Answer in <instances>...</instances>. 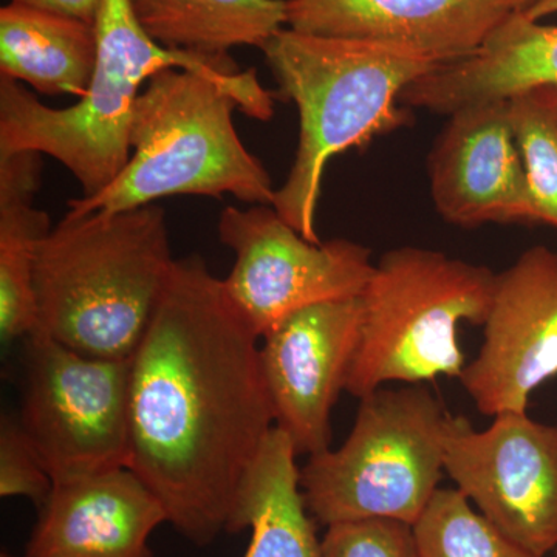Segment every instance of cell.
<instances>
[{"instance_id":"cell-1","label":"cell","mask_w":557,"mask_h":557,"mask_svg":"<svg viewBox=\"0 0 557 557\" xmlns=\"http://www.w3.org/2000/svg\"><path fill=\"white\" fill-rule=\"evenodd\" d=\"M260 336L200 256L175 259L131 358V469L197 547L228 527L276 426Z\"/></svg>"},{"instance_id":"cell-2","label":"cell","mask_w":557,"mask_h":557,"mask_svg":"<svg viewBox=\"0 0 557 557\" xmlns=\"http://www.w3.org/2000/svg\"><path fill=\"white\" fill-rule=\"evenodd\" d=\"M97 67L89 89L65 109L42 104L22 83L0 76V153L32 150L64 164L83 196H97L129 163L131 124L143 86L168 69L199 73L225 87L240 112L259 121L274 113V94L255 69L231 57H201L160 46L139 25L131 0H101L95 21Z\"/></svg>"},{"instance_id":"cell-3","label":"cell","mask_w":557,"mask_h":557,"mask_svg":"<svg viewBox=\"0 0 557 557\" xmlns=\"http://www.w3.org/2000/svg\"><path fill=\"white\" fill-rule=\"evenodd\" d=\"M159 205L65 218L40 242V332L86 357L124 361L145 336L172 267Z\"/></svg>"},{"instance_id":"cell-4","label":"cell","mask_w":557,"mask_h":557,"mask_svg":"<svg viewBox=\"0 0 557 557\" xmlns=\"http://www.w3.org/2000/svg\"><path fill=\"white\" fill-rule=\"evenodd\" d=\"M262 53L281 97L299 112L295 163L273 207L300 236L318 244L319 199L330 161L408 123L399 108L403 91L443 64L408 50L318 38L288 27Z\"/></svg>"},{"instance_id":"cell-5","label":"cell","mask_w":557,"mask_h":557,"mask_svg":"<svg viewBox=\"0 0 557 557\" xmlns=\"http://www.w3.org/2000/svg\"><path fill=\"white\" fill-rule=\"evenodd\" d=\"M239 101L215 81L182 69L157 73L135 102L129 163L97 196L69 201V214L119 212L174 196L273 205L269 172L237 134Z\"/></svg>"},{"instance_id":"cell-6","label":"cell","mask_w":557,"mask_h":557,"mask_svg":"<svg viewBox=\"0 0 557 557\" xmlns=\"http://www.w3.org/2000/svg\"><path fill=\"white\" fill-rule=\"evenodd\" d=\"M497 273L420 247L391 249L361 295V341L346 391L359 399L387 383L460 379L458 325L485 324Z\"/></svg>"},{"instance_id":"cell-7","label":"cell","mask_w":557,"mask_h":557,"mask_svg":"<svg viewBox=\"0 0 557 557\" xmlns=\"http://www.w3.org/2000/svg\"><path fill=\"white\" fill-rule=\"evenodd\" d=\"M450 417L423 384L362 398L344 445L313 454L300 469L314 522L392 519L413 527L440 490Z\"/></svg>"},{"instance_id":"cell-8","label":"cell","mask_w":557,"mask_h":557,"mask_svg":"<svg viewBox=\"0 0 557 557\" xmlns=\"http://www.w3.org/2000/svg\"><path fill=\"white\" fill-rule=\"evenodd\" d=\"M24 341L17 420L53 485L129 468L131 359L86 357L40 330Z\"/></svg>"},{"instance_id":"cell-9","label":"cell","mask_w":557,"mask_h":557,"mask_svg":"<svg viewBox=\"0 0 557 557\" xmlns=\"http://www.w3.org/2000/svg\"><path fill=\"white\" fill-rule=\"evenodd\" d=\"M218 230L236 255L225 287L260 339L296 311L358 298L375 271L370 248L347 239L307 240L273 205L225 208Z\"/></svg>"},{"instance_id":"cell-10","label":"cell","mask_w":557,"mask_h":557,"mask_svg":"<svg viewBox=\"0 0 557 557\" xmlns=\"http://www.w3.org/2000/svg\"><path fill=\"white\" fill-rule=\"evenodd\" d=\"M445 472L480 515L520 547L557 548V426L504 412L485 431L450 417Z\"/></svg>"},{"instance_id":"cell-11","label":"cell","mask_w":557,"mask_h":557,"mask_svg":"<svg viewBox=\"0 0 557 557\" xmlns=\"http://www.w3.org/2000/svg\"><path fill=\"white\" fill-rule=\"evenodd\" d=\"M557 376V251L528 248L497 273L478 357L460 383L480 413L527 412L537 387Z\"/></svg>"},{"instance_id":"cell-12","label":"cell","mask_w":557,"mask_h":557,"mask_svg":"<svg viewBox=\"0 0 557 557\" xmlns=\"http://www.w3.org/2000/svg\"><path fill=\"white\" fill-rule=\"evenodd\" d=\"M361 332L358 296L296 311L262 336L260 364L274 420L298 456L330 448L333 408L346 391Z\"/></svg>"},{"instance_id":"cell-13","label":"cell","mask_w":557,"mask_h":557,"mask_svg":"<svg viewBox=\"0 0 557 557\" xmlns=\"http://www.w3.org/2000/svg\"><path fill=\"white\" fill-rule=\"evenodd\" d=\"M428 171L434 207L450 225H534L508 100L478 102L450 113L429 153Z\"/></svg>"},{"instance_id":"cell-14","label":"cell","mask_w":557,"mask_h":557,"mask_svg":"<svg viewBox=\"0 0 557 557\" xmlns=\"http://www.w3.org/2000/svg\"><path fill=\"white\" fill-rule=\"evenodd\" d=\"M515 11L512 0H287V27L448 64L475 53Z\"/></svg>"},{"instance_id":"cell-15","label":"cell","mask_w":557,"mask_h":557,"mask_svg":"<svg viewBox=\"0 0 557 557\" xmlns=\"http://www.w3.org/2000/svg\"><path fill=\"white\" fill-rule=\"evenodd\" d=\"M24 557H153L166 509L131 468L53 485Z\"/></svg>"},{"instance_id":"cell-16","label":"cell","mask_w":557,"mask_h":557,"mask_svg":"<svg viewBox=\"0 0 557 557\" xmlns=\"http://www.w3.org/2000/svg\"><path fill=\"white\" fill-rule=\"evenodd\" d=\"M537 86H557V25L515 11L475 53L413 81L399 102L449 116L467 106L509 100Z\"/></svg>"},{"instance_id":"cell-17","label":"cell","mask_w":557,"mask_h":557,"mask_svg":"<svg viewBox=\"0 0 557 557\" xmlns=\"http://www.w3.org/2000/svg\"><path fill=\"white\" fill-rule=\"evenodd\" d=\"M295 446L282 429H271L255 463L242 482L226 533L251 528L245 557H321L317 536L300 490Z\"/></svg>"},{"instance_id":"cell-18","label":"cell","mask_w":557,"mask_h":557,"mask_svg":"<svg viewBox=\"0 0 557 557\" xmlns=\"http://www.w3.org/2000/svg\"><path fill=\"white\" fill-rule=\"evenodd\" d=\"M97 58L95 24L20 2L0 9V76L39 94L81 98Z\"/></svg>"},{"instance_id":"cell-19","label":"cell","mask_w":557,"mask_h":557,"mask_svg":"<svg viewBox=\"0 0 557 557\" xmlns=\"http://www.w3.org/2000/svg\"><path fill=\"white\" fill-rule=\"evenodd\" d=\"M40 177V153H0V336L7 344L39 325L36 258L51 231L49 214L35 205Z\"/></svg>"},{"instance_id":"cell-20","label":"cell","mask_w":557,"mask_h":557,"mask_svg":"<svg viewBox=\"0 0 557 557\" xmlns=\"http://www.w3.org/2000/svg\"><path fill=\"white\" fill-rule=\"evenodd\" d=\"M150 38L168 49L230 57L262 47L287 27V0H131Z\"/></svg>"},{"instance_id":"cell-21","label":"cell","mask_w":557,"mask_h":557,"mask_svg":"<svg viewBox=\"0 0 557 557\" xmlns=\"http://www.w3.org/2000/svg\"><path fill=\"white\" fill-rule=\"evenodd\" d=\"M512 134L530 186L534 223L557 230V86H537L508 100Z\"/></svg>"},{"instance_id":"cell-22","label":"cell","mask_w":557,"mask_h":557,"mask_svg":"<svg viewBox=\"0 0 557 557\" xmlns=\"http://www.w3.org/2000/svg\"><path fill=\"white\" fill-rule=\"evenodd\" d=\"M412 530L418 557H542L502 534L456 487H440Z\"/></svg>"},{"instance_id":"cell-23","label":"cell","mask_w":557,"mask_h":557,"mask_svg":"<svg viewBox=\"0 0 557 557\" xmlns=\"http://www.w3.org/2000/svg\"><path fill=\"white\" fill-rule=\"evenodd\" d=\"M321 557H418L412 525L368 519L327 527Z\"/></svg>"},{"instance_id":"cell-24","label":"cell","mask_w":557,"mask_h":557,"mask_svg":"<svg viewBox=\"0 0 557 557\" xmlns=\"http://www.w3.org/2000/svg\"><path fill=\"white\" fill-rule=\"evenodd\" d=\"M53 490V480L20 420L2 416L0 421V496L27 497L38 507Z\"/></svg>"},{"instance_id":"cell-25","label":"cell","mask_w":557,"mask_h":557,"mask_svg":"<svg viewBox=\"0 0 557 557\" xmlns=\"http://www.w3.org/2000/svg\"><path fill=\"white\" fill-rule=\"evenodd\" d=\"M10 2L25 3L53 13L65 14V16L78 17L81 21L95 24L101 0H10Z\"/></svg>"},{"instance_id":"cell-26","label":"cell","mask_w":557,"mask_h":557,"mask_svg":"<svg viewBox=\"0 0 557 557\" xmlns=\"http://www.w3.org/2000/svg\"><path fill=\"white\" fill-rule=\"evenodd\" d=\"M523 13L533 21H544L547 17L557 16V0H542L536 7L523 11Z\"/></svg>"},{"instance_id":"cell-27","label":"cell","mask_w":557,"mask_h":557,"mask_svg":"<svg viewBox=\"0 0 557 557\" xmlns=\"http://www.w3.org/2000/svg\"><path fill=\"white\" fill-rule=\"evenodd\" d=\"M512 2H515L520 10L528 11L533 9V7H536L539 2H542V0H512Z\"/></svg>"},{"instance_id":"cell-28","label":"cell","mask_w":557,"mask_h":557,"mask_svg":"<svg viewBox=\"0 0 557 557\" xmlns=\"http://www.w3.org/2000/svg\"><path fill=\"white\" fill-rule=\"evenodd\" d=\"M0 557H13V556L7 555V553H2V556H0Z\"/></svg>"},{"instance_id":"cell-29","label":"cell","mask_w":557,"mask_h":557,"mask_svg":"<svg viewBox=\"0 0 557 557\" xmlns=\"http://www.w3.org/2000/svg\"><path fill=\"white\" fill-rule=\"evenodd\" d=\"M557 557V556H556Z\"/></svg>"}]
</instances>
